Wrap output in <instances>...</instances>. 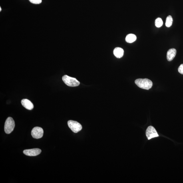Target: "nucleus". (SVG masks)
Segmentation results:
<instances>
[{"mask_svg":"<svg viewBox=\"0 0 183 183\" xmlns=\"http://www.w3.org/2000/svg\"><path fill=\"white\" fill-rule=\"evenodd\" d=\"M15 126V121L11 117L7 118L5 123V131L6 133L9 134L12 132Z\"/></svg>","mask_w":183,"mask_h":183,"instance_id":"3","label":"nucleus"},{"mask_svg":"<svg viewBox=\"0 0 183 183\" xmlns=\"http://www.w3.org/2000/svg\"><path fill=\"white\" fill-rule=\"evenodd\" d=\"M146 135L148 140L159 136L155 128L152 126H149L146 131Z\"/></svg>","mask_w":183,"mask_h":183,"instance_id":"5","label":"nucleus"},{"mask_svg":"<svg viewBox=\"0 0 183 183\" xmlns=\"http://www.w3.org/2000/svg\"><path fill=\"white\" fill-rule=\"evenodd\" d=\"M135 83L139 87L146 90H149L153 86L152 82L147 78H140L136 79L135 81Z\"/></svg>","mask_w":183,"mask_h":183,"instance_id":"1","label":"nucleus"},{"mask_svg":"<svg viewBox=\"0 0 183 183\" xmlns=\"http://www.w3.org/2000/svg\"><path fill=\"white\" fill-rule=\"evenodd\" d=\"M1 11V8L0 7V11Z\"/></svg>","mask_w":183,"mask_h":183,"instance_id":"16","label":"nucleus"},{"mask_svg":"<svg viewBox=\"0 0 183 183\" xmlns=\"http://www.w3.org/2000/svg\"><path fill=\"white\" fill-rule=\"evenodd\" d=\"M113 53L116 57L120 58L123 56L124 50L122 48L117 47L114 49Z\"/></svg>","mask_w":183,"mask_h":183,"instance_id":"10","label":"nucleus"},{"mask_svg":"<svg viewBox=\"0 0 183 183\" xmlns=\"http://www.w3.org/2000/svg\"><path fill=\"white\" fill-rule=\"evenodd\" d=\"M163 24L162 19L160 18L157 19L155 21V25L157 27H161Z\"/></svg>","mask_w":183,"mask_h":183,"instance_id":"13","label":"nucleus"},{"mask_svg":"<svg viewBox=\"0 0 183 183\" xmlns=\"http://www.w3.org/2000/svg\"><path fill=\"white\" fill-rule=\"evenodd\" d=\"M44 134V130L43 128L39 127L34 128L31 131V135L34 138L39 139L43 137Z\"/></svg>","mask_w":183,"mask_h":183,"instance_id":"6","label":"nucleus"},{"mask_svg":"<svg viewBox=\"0 0 183 183\" xmlns=\"http://www.w3.org/2000/svg\"><path fill=\"white\" fill-rule=\"evenodd\" d=\"M62 79L66 85L71 87H75L79 86L80 82L76 78H73L67 75H64Z\"/></svg>","mask_w":183,"mask_h":183,"instance_id":"2","label":"nucleus"},{"mask_svg":"<svg viewBox=\"0 0 183 183\" xmlns=\"http://www.w3.org/2000/svg\"><path fill=\"white\" fill-rule=\"evenodd\" d=\"M22 106L26 109L31 110H32L34 106L33 104L29 100L27 99H22L21 101Z\"/></svg>","mask_w":183,"mask_h":183,"instance_id":"8","label":"nucleus"},{"mask_svg":"<svg viewBox=\"0 0 183 183\" xmlns=\"http://www.w3.org/2000/svg\"><path fill=\"white\" fill-rule=\"evenodd\" d=\"M30 2L35 4H39L42 2V0H29Z\"/></svg>","mask_w":183,"mask_h":183,"instance_id":"14","label":"nucleus"},{"mask_svg":"<svg viewBox=\"0 0 183 183\" xmlns=\"http://www.w3.org/2000/svg\"><path fill=\"white\" fill-rule=\"evenodd\" d=\"M137 39L136 36L134 34H128L126 36V41L128 43H131L135 41Z\"/></svg>","mask_w":183,"mask_h":183,"instance_id":"11","label":"nucleus"},{"mask_svg":"<svg viewBox=\"0 0 183 183\" xmlns=\"http://www.w3.org/2000/svg\"><path fill=\"white\" fill-rule=\"evenodd\" d=\"M173 19L171 16L169 15L167 17L166 22V27H170L172 25L173 23Z\"/></svg>","mask_w":183,"mask_h":183,"instance_id":"12","label":"nucleus"},{"mask_svg":"<svg viewBox=\"0 0 183 183\" xmlns=\"http://www.w3.org/2000/svg\"><path fill=\"white\" fill-rule=\"evenodd\" d=\"M41 150L39 148H36L25 150L23 153L26 155L30 156H36L41 154Z\"/></svg>","mask_w":183,"mask_h":183,"instance_id":"7","label":"nucleus"},{"mask_svg":"<svg viewBox=\"0 0 183 183\" xmlns=\"http://www.w3.org/2000/svg\"><path fill=\"white\" fill-rule=\"evenodd\" d=\"M68 124L70 129L75 133H77L82 129L81 124L75 121L69 120L68 122Z\"/></svg>","mask_w":183,"mask_h":183,"instance_id":"4","label":"nucleus"},{"mask_svg":"<svg viewBox=\"0 0 183 183\" xmlns=\"http://www.w3.org/2000/svg\"><path fill=\"white\" fill-rule=\"evenodd\" d=\"M178 71L179 73L183 75V64H181L179 67Z\"/></svg>","mask_w":183,"mask_h":183,"instance_id":"15","label":"nucleus"},{"mask_svg":"<svg viewBox=\"0 0 183 183\" xmlns=\"http://www.w3.org/2000/svg\"><path fill=\"white\" fill-rule=\"evenodd\" d=\"M176 50L172 48L169 50L167 53V59L169 61H171L175 56L176 54Z\"/></svg>","mask_w":183,"mask_h":183,"instance_id":"9","label":"nucleus"}]
</instances>
